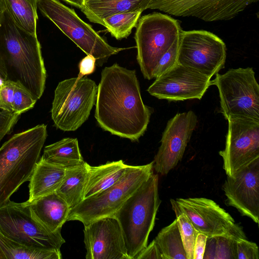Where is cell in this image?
Returning <instances> with one entry per match:
<instances>
[{"mask_svg":"<svg viewBox=\"0 0 259 259\" xmlns=\"http://www.w3.org/2000/svg\"><path fill=\"white\" fill-rule=\"evenodd\" d=\"M95 117L104 130L137 141L149 122L151 111L141 95L136 71L114 63L101 73Z\"/></svg>","mask_w":259,"mask_h":259,"instance_id":"cell-1","label":"cell"},{"mask_svg":"<svg viewBox=\"0 0 259 259\" xmlns=\"http://www.w3.org/2000/svg\"><path fill=\"white\" fill-rule=\"evenodd\" d=\"M0 59L7 79L20 83L39 99L47 77L40 44L37 35L18 26L6 10L0 25Z\"/></svg>","mask_w":259,"mask_h":259,"instance_id":"cell-2","label":"cell"},{"mask_svg":"<svg viewBox=\"0 0 259 259\" xmlns=\"http://www.w3.org/2000/svg\"><path fill=\"white\" fill-rule=\"evenodd\" d=\"M47 137L46 125L39 124L14 135L0 148V207L29 181Z\"/></svg>","mask_w":259,"mask_h":259,"instance_id":"cell-3","label":"cell"},{"mask_svg":"<svg viewBox=\"0 0 259 259\" xmlns=\"http://www.w3.org/2000/svg\"><path fill=\"white\" fill-rule=\"evenodd\" d=\"M161 202L158 175L153 172L114 214L121 229L129 259H135L147 245Z\"/></svg>","mask_w":259,"mask_h":259,"instance_id":"cell-4","label":"cell"},{"mask_svg":"<svg viewBox=\"0 0 259 259\" xmlns=\"http://www.w3.org/2000/svg\"><path fill=\"white\" fill-rule=\"evenodd\" d=\"M153 161L142 165H130L123 176L104 190L83 199L70 210L67 221H78L83 225L114 215L126 200L153 172Z\"/></svg>","mask_w":259,"mask_h":259,"instance_id":"cell-5","label":"cell"},{"mask_svg":"<svg viewBox=\"0 0 259 259\" xmlns=\"http://www.w3.org/2000/svg\"><path fill=\"white\" fill-rule=\"evenodd\" d=\"M182 31L179 21L165 14L153 13L139 19L135 35L137 59L146 79L154 78L160 59Z\"/></svg>","mask_w":259,"mask_h":259,"instance_id":"cell-6","label":"cell"},{"mask_svg":"<svg viewBox=\"0 0 259 259\" xmlns=\"http://www.w3.org/2000/svg\"><path fill=\"white\" fill-rule=\"evenodd\" d=\"M37 8L87 55L93 56L98 66L125 48L114 47L102 37L75 11L58 0H37Z\"/></svg>","mask_w":259,"mask_h":259,"instance_id":"cell-7","label":"cell"},{"mask_svg":"<svg viewBox=\"0 0 259 259\" xmlns=\"http://www.w3.org/2000/svg\"><path fill=\"white\" fill-rule=\"evenodd\" d=\"M211 82L219 90L221 112L227 120L238 118L259 121V85L252 68L218 73Z\"/></svg>","mask_w":259,"mask_h":259,"instance_id":"cell-8","label":"cell"},{"mask_svg":"<svg viewBox=\"0 0 259 259\" xmlns=\"http://www.w3.org/2000/svg\"><path fill=\"white\" fill-rule=\"evenodd\" d=\"M98 87L87 76L64 80L57 86L51 110L56 128L74 131L88 119L96 104Z\"/></svg>","mask_w":259,"mask_h":259,"instance_id":"cell-9","label":"cell"},{"mask_svg":"<svg viewBox=\"0 0 259 259\" xmlns=\"http://www.w3.org/2000/svg\"><path fill=\"white\" fill-rule=\"evenodd\" d=\"M0 233L17 243L60 250L65 242L61 231L52 232L32 214L28 203L11 200L0 207Z\"/></svg>","mask_w":259,"mask_h":259,"instance_id":"cell-10","label":"cell"},{"mask_svg":"<svg viewBox=\"0 0 259 259\" xmlns=\"http://www.w3.org/2000/svg\"><path fill=\"white\" fill-rule=\"evenodd\" d=\"M175 214L184 213L195 229L207 237L247 239L243 228L213 200L204 197L171 199Z\"/></svg>","mask_w":259,"mask_h":259,"instance_id":"cell-11","label":"cell"},{"mask_svg":"<svg viewBox=\"0 0 259 259\" xmlns=\"http://www.w3.org/2000/svg\"><path fill=\"white\" fill-rule=\"evenodd\" d=\"M226 47L218 36L205 30H183L177 62L211 78L224 68Z\"/></svg>","mask_w":259,"mask_h":259,"instance_id":"cell-12","label":"cell"},{"mask_svg":"<svg viewBox=\"0 0 259 259\" xmlns=\"http://www.w3.org/2000/svg\"><path fill=\"white\" fill-rule=\"evenodd\" d=\"M225 147L219 151L227 176L233 177L259 158V121L231 118Z\"/></svg>","mask_w":259,"mask_h":259,"instance_id":"cell-13","label":"cell"},{"mask_svg":"<svg viewBox=\"0 0 259 259\" xmlns=\"http://www.w3.org/2000/svg\"><path fill=\"white\" fill-rule=\"evenodd\" d=\"M155 78L148 92L158 99L168 101L200 100L211 85L210 78L178 63Z\"/></svg>","mask_w":259,"mask_h":259,"instance_id":"cell-14","label":"cell"},{"mask_svg":"<svg viewBox=\"0 0 259 259\" xmlns=\"http://www.w3.org/2000/svg\"><path fill=\"white\" fill-rule=\"evenodd\" d=\"M258 0H150L147 9L211 22L230 20Z\"/></svg>","mask_w":259,"mask_h":259,"instance_id":"cell-15","label":"cell"},{"mask_svg":"<svg viewBox=\"0 0 259 259\" xmlns=\"http://www.w3.org/2000/svg\"><path fill=\"white\" fill-rule=\"evenodd\" d=\"M197 122L196 115L191 110L177 113L168 120L153 160L157 173L167 175L181 160Z\"/></svg>","mask_w":259,"mask_h":259,"instance_id":"cell-16","label":"cell"},{"mask_svg":"<svg viewBox=\"0 0 259 259\" xmlns=\"http://www.w3.org/2000/svg\"><path fill=\"white\" fill-rule=\"evenodd\" d=\"M84 227L87 259H129L120 226L114 215Z\"/></svg>","mask_w":259,"mask_h":259,"instance_id":"cell-17","label":"cell"},{"mask_svg":"<svg viewBox=\"0 0 259 259\" xmlns=\"http://www.w3.org/2000/svg\"><path fill=\"white\" fill-rule=\"evenodd\" d=\"M225 203L232 206L241 215L259 223V158L236 172L227 176L222 186Z\"/></svg>","mask_w":259,"mask_h":259,"instance_id":"cell-18","label":"cell"},{"mask_svg":"<svg viewBox=\"0 0 259 259\" xmlns=\"http://www.w3.org/2000/svg\"><path fill=\"white\" fill-rule=\"evenodd\" d=\"M28 203L33 215L52 232L61 231L70 208L56 192Z\"/></svg>","mask_w":259,"mask_h":259,"instance_id":"cell-19","label":"cell"},{"mask_svg":"<svg viewBox=\"0 0 259 259\" xmlns=\"http://www.w3.org/2000/svg\"><path fill=\"white\" fill-rule=\"evenodd\" d=\"M65 172L64 168L47 161L41 156L29 181L27 201L31 202L56 192L62 182Z\"/></svg>","mask_w":259,"mask_h":259,"instance_id":"cell-20","label":"cell"},{"mask_svg":"<svg viewBox=\"0 0 259 259\" xmlns=\"http://www.w3.org/2000/svg\"><path fill=\"white\" fill-rule=\"evenodd\" d=\"M150 0H90L80 9L92 22L102 25L104 19L117 13L143 12Z\"/></svg>","mask_w":259,"mask_h":259,"instance_id":"cell-21","label":"cell"},{"mask_svg":"<svg viewBox=\"0 0 259 259\" xmlns=\"http://www.w3.org/2000/svg\"><path fill=\"white\" fill-rule=\"evenodd\" d=\"M130 166L122 160L108 162L98 166L90 165L83 199L100 193L116 183Z\"/></svg>","mask_w":259,"mask_h":259,"instance_id":"cell-22","label":"cell"},{"mask_svg":"<svg viewBox=\"0 0 259 259\" xmlns=\"http://www.w3.org/2000/svg\"><path fill=\"white\" fill-rule=\"evenodd\" d=\"M90 165L83 161L77 166L66 168L62 182L56 193L68 204L70 209L82 200Z\"/></svg>","mask_w":259,"mask_h":259,"instance_id":"cell-23","label":"cell"},{"mask_svg":"<svg viewBox=\"0 0 259 259\" xmlns=\"http://www.w3.org/2000/svg\"><path fill=\"white\" fill-rule=\"evenodd\" d=\"M42 157L65 169L77 166L84 161L76 138H64L46 146Z\"/></svg>","mask_w":259,"mask_h":259,"instance_id":"cell-24","label":"cell"},{"mask_svg":"<svg viewBox=\"0 0 259 259\" xmlns=\"http://www.w3.org/2000/svg\"><path fill=\"white\" fill-rule=\"evenodd\" d=\"M14 22L25 31L37 35V5L33 0H3Z\"/></svg>","mask_w":259,"mask_h":259,"instance_id":"cell-25","label":"cell"},{"mask_svg":"<svg viewBox=\"0 0 259 259\" xmlns=\"http://www.w3.org/2000/svg\"><path fill=\"white\" fill-rule=\"evenodd\" d=\"M0 247L6 259H61L60 250L35 248L21 244L0 233Z\"/></svg>","mask_w":259,"mask_h":259,"instance_id":"cell-26","label":"cell"},{"mask_svg":"<svg viewBox=\"0 0 259 259\" xmlns=\"http://www.w3.org/2000/svg\"><path fill=\"white\" fill-rule=\"evenodd\" d=\"M154 240L163 259H187L176 219L163 228Z\"/></svg>","mask_w":259,"mask_h":259,"instance_id":"cell-27","label":"cell"},{"mask_svg":"<svg viewBox=\"0 0 259 259\" xmlns=\"http://www.w3.org/2000/svg\"><path fill=\"white\" fill-rule=\"evenodd\" d=\"M141 11L117 13L103 19L102 25L117 40L126 38L137 25Z\"/></svg>","mask_w":259,"mask_h":259,"instance_id":"cell-28","label":"cell"},{"mask_svg":"<svg viewBox=\"0 0 259 259\" xmlns=\"http://www.w3.org/2000/svg\"><path fill=\"white\" fill-rule=\"evenodd\" d=\"M25 99V89L20 83L7 79L0 84V109L16 113Z\"/></svg>","mask_w":259,"mask_h":259,"instance_id":"cell-29","label":"cell"},{"mask_svg":"<svg viewBox=\"0 0 259 259\" xmlns=\"http://www.w3.org/2000/svg\"><path fill=\"white\" fill-rule=\"evenodd\" d=\"M203 258L237 259L236 240L224 236L207 237Z\"/></svg>","mask_w":259,"mask_h":259,"instance_id":"cell-30","label":"cell"},{"mask_svg":"<svg viewBox=\"0 0 259 259\" xmlns=\"http://www.w3.org/2000/svg\"><path fill=\"white\" fill-rule=\"evenodd\" d=\"M187 259H193L194 244L199 233L184 213L175 214Z\"/></svg>","mask_w":259,"mask_h":259,"instance_id":"cell-31","label":"cell"},{"mask_svg":"<svg viewBox=\"0 0 259 259\" xmlns=\"http://www.w3.org/2000/svg\"><path fill=\"white\" fill-rule=\"evenodd\" d=\"M180 37L174 42L160 59L154 73V78L160 76L178 63Z\"/></svg>","mask_w":259,"mask_h":259,"instance_id":"cell-32","label":"cell"},{"mask_svg":"<svg viewBox=\"0 0 259 259\" xmlns=\"http://www.w3.org/2000/svg\"><path fill=\"white\" fill-rule=\"evenodd\" d=\"M237 259H258L257 244L247 239L236 240Z\"/></svg>","mask_w":259,"mask_h":259,"instance_id":"cell-33","label":"cell"},{"mask_svg":"<svg viewBox=\"0 0 259 259\" xmlns=\"http://www.w3.org/2000/svg\"><path fill=\"white\" fill-rule=\"evenodd\" d=\"M21 114L0 109V142L12 131Z\"/></svg>","mask_w":259,"mask_h":259,"instance_id":"cell-34","label":"cell"},{"mask_svg":"<svg viewBox=\"0 0 259 259\" xmlns=\"http://www.w3.org/2000/svg\"><path fill=\"white\" fill-rule=\"evenodd\" d=\"M135 259H163V257L154 239L138 254Z\"/></svg>","mask_w":259,"mask_h":259,"instance_id":"cell-35","label":"cell"},{"mask_svg":"<svg viewBox=\"0 0 259 259\" xmlns=\"http://www.w3.org/2000/svg\"><path fill=\"white\" fill-rule=\"evenodd\" d=\"M96 60L92 55H87L79 62L78 76L82 77L93 73L95 70Z\"/></svg>","mask_w":259,"mask_h":259,"instance_id":"cell-36","label":"cell"},{"mask_svg":"<svg viewBox=\"0 0 259 259\" xmlns=\"http://www.w3.org/2000/svg\"><path fill=\"white\" fill-rule=\"evenodd\" d=\"M207 236L205 234L198 233L194 244L193 259H202L203 257Z\"/></svg>","mask_w":259,"mask_h":259,"instance_id":"cell-37","label":"cell"},{"mask_svg":"<svg viewBox=\"0 0 259 259\" xmlns=\"http://www.w3.org/2000/svg\"><path fill=\"white\" fill-rule=\"evenodd\" d=\"M0 77L3 81L7 79V73L5 66L0 59Z\"/></svg>","mask_w":259,"mask_h":259,"instance_id":"cell-38","label":"cell"},{"mask_svg":"<svg viewBox=\"0 0 259 259\" xmlns=\"http://www.w3.org/2000/svg\"><path fill=\"white\" fill-rule=\"evenodd\" d=\"M65 2L81 9L83 6L81 0H62Z\"/></svg>","mask_w":259,"mask_h":259,"instance_id":"cell-39","label":"cell"},{"mask_svg":"<svg viewBox=\"0 0 259 259\" xmlns=\"http://www.w3.org/2000/svg\"><path fill=\"white\" fill-rule=\"evenodd\" d=\"M6 9L3 0H0V25L2 23L4 13Z\"/></svg>","mask_w":259,"mask_h":259,"instance_id":"cell-40","label":"cell"},{"mask_svg":"<svg viewBox=\"0 0 259 259\" xmlns=\"http://www.w3.org/2000/svg\"><path fill=\"white\" fill-rule=\"evenodd\" d=\"M0 259H6L5 255L0 247Z\"/></svg>","mask_w":259,"mask_h":259,"instance_id":"cell-41","label":"cell"},{"mask_svg":"<svg viewBox=\"0 0 259 259\" xmlns=\"http://www.w3.org/2000/svg\"><path fill=\"white\" fill-rule=\"evenodd\" d=\"M89 1L90 0H81L82 5H83L86 2H87Z\"/></svg>","mask_w":259,"mask_h":259,"instance_id":"cell-42","label":"cell"},{"mask_svg":"<svg viewBox=\"0 0 259 259\" xmlns=\"http://www.w3.org/2000/svg\"><path fill=\"white\" fill-rule=\"evenodd\" d=\"M3 81V80H2V79L0 77V84L1 83V82Z\"/></svg>","mask_w":259,"mask_h":259,"instance_id":"cell-43","label":"cell"},{"mask_svg":"<svg viewBox=\"0 0 259 259\" xmlns=\"http://www.w3.org/2000/svg\"><path fill=\"white\" fill-rule=\"evenodd\" d=\"M35 3H36L37 0H33Z\"/></svg>","mask_w":259,"mask_h":259,"instance_id":"cell-44","label":"cell"}]
</instances>
